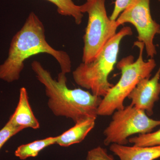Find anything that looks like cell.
I'll use <instances>...</instances> for the list:
<instances>
[{
	"label": "cell",
	"mask_w": 160,
	"mask_h": 160,
	"mask_svg": "<svg viewBox=\"0 0 160 160\" xmlns=\"http://www.w3.org/2000/svg\"><path fill=\"white\" fill-rule=\"evenodd\" d=\"M96 120L88 118L75 123L73 127L58 136L56 144L62 147H68L82 142L94 128Z\"/></svg>",
	"instance_id": "11"
},
{
	"label": "cell",
	"mask_w": 160,
	"mask_h": 160,
	"mask_svg": "<svg viewBox=\"0 0 160 160\" xmlns=\"http://www.w3.org/2000/svg\"><path fill=\"white\" fill-rule=\"evenodd\" d=\"M81 5L83 13H87L88 21L83 40L82 62H91L106 43L116 34L119 26L116 21L107 15L106 0H86Z\"/></svg>",
	"instance_id": "5"
},
{
	"label": "cell",
	"mask_w": 160,
	"mask_h": 160,
	"mask_svg": "<svg viewBox=\"0 0 160 160\" xmlns=\"http://www.w3.org/2000/svg\"><path fill=\"white\" fill-rule=\"evenodd\" d=\"M9 120L14 126L23 129L31 128L37 129L40 128V123L35 116L29 104L28 92L25 87H22L20 89L18 102Z\"/></svg>",
	"instance_id": "9"
},
{
	"label": "cell",
	"mask_w": 160,
	"mask_h": 160,
	"mask_svg": "<svg viewBox=\"0 0 160 160\" xmlns=\"http://www.w3.org/2000/svg\"><path fill=\"white\" fill-rule=\"evenodd\" d=\"M159 1H160V0H159Z\"/></svg>",
	"instance_id": "19"
},
{
	"label": "cell",
	"mask_w": 160,
	"mask_h": 160,
	"mask_svg": "<svg viewBox=\"0 0 160 160\" xmlns=\"http://www.w3.org/2000/svg\"><path fill=\"white\" fill-rule=\"evenodd\" d=\"M57 140V136L51 137L21 145L15 152V155L22 160L29 158L36 157L45 148L56 144Z\"/></svg>",
	"instance_id": "12"
},
{
	"label": "cell",
	"mask_w": 160,
	"mask_h": 160,
	"mask_svg": "<svg viewBox=\"0 0 160 160\" xmlns=\"http://www.w3.org/2000/svg\"><path fill=\"white\" fill-rule=\"evenodd\" d=\"M160 66L154 76L144 79L138 83L128 96L130 105L146 112L149 116L153 113L155 103L160 95Z\"/></svg>",
	"instance_id": "8"
},
{
	"label": "cell",
	"mask_w": 160,
	"mask_h": 160,
	"mask_svg": "<svg viewBox=\"0 0 160 160\" xmlns=\"http://www.w3.org/2000/svg\"><path fill=\"white\" fill-rule=\"evenodd\" d=\"M109 149L120 160H155L160 158V146L138 147L112 144Z\"/></svg>",
	"instance_id": "10"
},
{
	"label": "cell",
	"mask_w": 160,
	"mask_h": 160,
	"mask_svg": "<svg viewBox=\"0 0 160 160\" xmlns=\"http://www.w3.org/2000/svg\"><path fill=\"white\" fill-rule=\"evenodd\" d=\"M158 34H160V30Z\"/></svg>",
	"instance_id": "18"
},
{
	"label": "cell",
	"mask_w": 160,
	"mask_h": 160,
	"mask_svg": "<svg viewBox=\"0 0 160 160\" xmlns=\"http://www.w3.org/2000/svg\"><path fill=\"white\" fill-rule=\"evenodd\" d=\"M134 0H116L114 9L110 16V19L116 21L119 15Z\"/></svg>",
	"instance_id": "17"
},
{
	"label": "cell",
	"mask_w": 160,
	"mask_h": 160,
	"mask_svg": "<svg viewBox=\"0 0 160 160\" xmlns=\"http://www.w3.org/2000/svg\"><path fill=\"white\" fill-rule=\"evenodd\" d=\"M31 68L45 87L48 107L55 115L71 119L75 123L88 118L97 119L102 97L80 88L69 89L66 74L61 72L54 79L38 61H33Z\"/></svg>",
	"instance_id": "2"
},
{
	"label": "cell",
	"mask_w": 160,
	"mask_h": 160,
	"mask_svg": "<svg viewBox=\"0 0 160 160\" xmlns=\"http://www.w3.org/2000/svg\"><path fill=\"white\" fill-rule=\"evenodd\" d=\"M24 129L16 126L9 120L5 126L0 130V150L5 143L10 138Z\"/></svg>",
	"instance_id": "15"
},
{
	"label": "cell",
	"mask_w": 160,
	"mask_h": 160,
	"mask_svg": "<svg viewBox=\"0 0 160 160\" xmlns=\"http://www.w3.org/2000/svg\"><path fill=\"white\" fill-rule=\"evenodd\" d=\"M54 4L57 8L59 14L64 16L71 17L75 22L80 25L82 22L84 13L81 10V6H78L72 0H46Z\"/></svg>",
	"instance_id": "13"
},
{
	"label": "cell",
	"mask_w": 160,
	"mask_h": 160,
	"mask_svg": "<svg viewBox=\"0 0 160 160\" xmlns=\"http://www.w3.org/2000/svg\"><path fill=\"white\" fill-rule=\"evenodd\" d=\"M134 45L139 51L137 59L134 61V57L129 55L117 63V67L121 72V78L102 99L98 109V115L110 116L116 110L123 109L125 107L124 101L138 83L151 77L156 66L155 60L154 58H149L147 61L144 60V43L136 41Z\"/></svg>",
	"instance_id": "4"
},
{
	"label": "cell",
	"mask_w": 160,
	"mask_h": 160,
	"mask_svg": "<svg viewBox=\"0 0 160 160\" xmlns=\"http://www.w3.org/2000/svg\"><path fill=\"white\" fill-rule=\"evenodd\" d=\"M40 53H47L54 58L59 65L61 72L66 74L71 71L69 55L49 45L46 41L42 22L32 12L12 39L8 57L0 65V79L8 83L18 81L24 69L25 61Z\"/></svg>",
	"instance_id": "1"
},
{
	"label": "cell",
	"mask_w": 160,
	"mask_h": 160,
	"mask_svg": "<svg viewBox=\"0 0 160 160\" xmlns=\"http://www.w3.org/2000/svg\"><path fill=\"white\" fill-rule=\"evenodd\" d=\"M150 0H134L117 19L119 26L130 23L135 27L138 41L144 43L147 57L153 58L157 53L154 39L160 30V25L153 19Z\"/></svg>",
	"instance_id": "7"
},
{
	"label": "cell",
	"mask_w": 160,
	"mask_h": 160,
	"mask_svg": "<svg viewBox=\"0 0 160 160\" xmlns=\"http://www.w3.org/2000/svg\"><path fill=\"white\" fill-rule=\"evenodd\" d=\"M132 34L129 26L124 27L117 32L92 62L81 63L73 71L75 83L90 90L92 94L104 97L113 86L109 82L108 78L117 62L121 42L124 38Z\"/></svg>",
	"instance_id": "3"
},
{
	"label": "cell",
	"mask_w": 160,
	"mask_h": 160,
	"mask_svg": "<svg viewBox=\"0 0 160 160\" xmlns=\"http://www.w3.org/2000/svg\"><path fill=\"white\" fill-rule=\"evenodd\" d=\"M86 160H115L113 156L109 154L107 150L98 146L88 151Z\"/></svg>",
	"instance_id": "16"
},
{
	"label": "cell",
	"mask_w": 160,
	"mask_h": 160,
	"mask_svg": "<svg viewBox=\"0 0 160 160\" xmlns=\"http://www.w3.org/2000/svg\"><path fill=\"white\" fill-rule=\"evenodd\" d=\"M129 142L138 147L160 146V129L154 132H151L130 138Z\"/></svg>",
	"instance_id": "14"
},
{
	"label": "cell",
	"mask_w": 160,
	"mask_h": 160,
	"mask_svg": "<svg viewBox=\"0 0 160 160\" xmlns=\"http://www.w3.org/2000/svg\"><path fill=\"white\" fill-rule=\"evenodd\" d=\"M112 115L111 122L103 132L106 146L126 145L131 136L149 133L160 126V120L149 118L145 111L131 105L116 110Z\"/></svg>",
	"instance_id": "6"
}]
</instances>
